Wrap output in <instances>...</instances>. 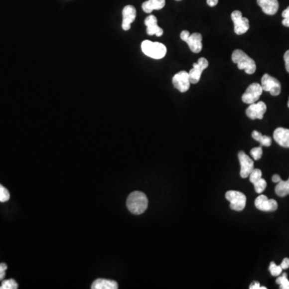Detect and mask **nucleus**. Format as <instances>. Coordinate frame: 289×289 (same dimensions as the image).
I'll list each match as a JSON object with an SVG mask.
<instances>
[{
	"label": "nucleus",
	"mask_w": 289,
	"mask_h": 289,
	"mask_svg": "<svg viewBox=\"0 0 289 289\" xmlns=\"http://www.w3.org/2000/svg\"><path fill=\"white\" fill-rule=\"evenodd\" d=\"M91 289H118V285L113 280L97 279L93 282Z\"/></svg>",
	"instance_id": "obj_19"
},
{
	"label": "nucleus",
	"mask_w": 289,
	"mask_h": 289,
	"mask_svg": "<svg viewBox=\"0 0 289 289\" xmlns=\"http://www.w3.org/2000/svg\"><path fill=\"white\" fill-rule=\"evenodd\" d=\"M173 87L181 93H185L190 89V83L189 73L186 71H181L176 73L172 79Z\"/></svg>",
	"instance_id": "obj_10"
},
{
	"label": "nucleus",
	"mask_w": 289,
	"mask_h": 289,
	"mask_svg": "<svg viewBox=\"0 0 289 289\" xmlns=\"http://www.w3.org/2000/svg\"><path fill=\"white\" fill-rule=\"evenodd\" d=\"M9 198H10V193L8 190L0 184V202H6L9 200Z\"/></svg>",
	"instance_id": "obj_26"
},
{
	"label": "nucleus",
	"mask_w": 289,
	"mask_h": 289,
	"mask_svg": "<svg viewBox=\"0 0 289 289\" xmlns=\"http://www.w3.org/2000/svg\"><path fill=\"white\" fill-rule=\"evenodd\" d=\"M142 51L145 56L153 58L155 60H160L165 57L167 52V48L163 43L144 40L142 43Z\"/></svg>",
	"instance_id": "obj_3"
},
{
	"label": "nucleus",
	"mask_w": 289,
	"mask_h": 289,
	"mask_svg": "<svg viewBox=\"0 0 289 289\" xmlns=\"http://www.w3.org/2000/svg\"><path fill=\"white\" fill-rule=\"evenodd\" d=\"M257 4L265 14L274 15L279 9L278 0H257Z\"/></svg>",
	"instance_id": "obj_16"
},
{
	"label": "nucleus",
	"mask_w": 289,
	"mask_h": 289,
	"mask_svg": "<svg viewBox=\"0 0 289 289\" xmlns=\"http://www.w3.org/2000/svg\"><path fill=\"white\" fill-rule=\"evenodd\" d=\"M231 60L235 64H237L239 69L245 71L247 74H253L256 72V64L254 60L242 50H235L231 56Z\"/></svg>",
	"instance_id": "obj_2"
},
{
	"label": "nucleus",
	"mask_w": 289,
	"mask_h": 289,
	"mask_svg": "<svg viewBox=\"0 0 289 289\" xmlns=\"http://www.w3.org/2000/svg\"><path fill=\"white\" fill-rule=\"evenodd\" d=\"M263 92L264 90L261 85L258 83H253L249 85L247 90L244 92L242 96V101H244V103L249 105L256 103L260 99V96L262 95Z\"/></svg>",
	"instance_id": "obj_7"
},
{
	"label": "nucleus",
	"mask_w": 289,
	"mask_h": 289,
	"mask_svg": "<svg viewBox=\"0 0 289 289\" xmlns=\"http://www.w3.org/2000/svg\"><path fill=\"white\" fill-rule=\"evenodd\" d=\"M277 285H280V289H289V281L288 279L287 273H283L282 276L277 278Z\"/></svg>",
	"instance_id": "obj_22"
},
{
	"label": "nucleus",
	"mask_w": 289,
	"mask_h": 289,
	"mask_svg": "<svg viewBox=\"0 0 289 289\" xmlns=\"http://www.w3.org/2000/svg\"><path fill=\"white\" fill-rule=\"evenodd\" d=\"M288 106H289V102H288Z\"/></svg>",
	"instance_id": "obj_35"
},
{
	"label": "nucleus",
	"mask_w": 289,
	"mask_h": 289,
	"mask_svg": "<svg viewBox=\"0 0 289 289\" xmlns=\"http://www.w3.org/2000/svg\"><path fill=\"white\" fill-rule=\"evenodd\" d=\"M165 4V0H147L143 3V9L145 13H151L154 10H161Z\"/></svg>",
	"instance_id": "obj_18"
},
{
	"label": "nucleus",
	"mask_w": 289,
	"mask_h": 289,
	"mask_svg": "<svg viewBox=\"0 0 289 289\" xmlns=\"http://www.w3.org/2000/svg\"><path fill=\"white\" fill-rule=\"evenodd\" d=\"M276 194L280 197L287 196L289 194V178L287 181L281 180L276 186Z\"/></svg>",
	"instance_id": "obj_20"
},
{
	"label": "nucleus",
	"mask_w": 289,
	"mask_h": 289,
	"mask_svg": "<svg viewBox=\"0 0 289 289\" xmlns=\"http://www.w3.org/2000/svg\"><path fill=\"white\" fill-rule=\"evenodd\" d=\"M218 2H219V0H207V5L210 6H216L218 4Z\"/></svg>",
	"instance_id": "obj_33"
},
{
	"label": "nucleus",
	"mask_w": 289,
	"mask_h": 289,
	"mask_svg": "<svg viewBox=\"0 0 289 289\" xmlns=\"http://www.w3.org/2000/svg\"><path fill=\"white\" fill-rule=\"evenodd\" d=\"M281 268L283 270H285V269H288L289 268V258H285L284 259L283 261L281 263Z\"/></svg>",
	"instance_id": "obj_32"
},
{
	"label": "nucleus",
	"mask_w": 289,
	"mask_h": 289,
	"mask_svg": "<svg viewBox=\"0 0 289 289\" xmlns=\"http://www.w3.org/2000/svg\"><path fill=\"white\" fill-rule=\"evenodd\" d=\"M19 285L14 279L5 280L2 281L0 289H17Z\"/></svg>",
	"instance_id": "obj_23"
},
{
	"label": "nucleus",
	"mask_w": 289,
	"mask_h": 289,
	"mask_svg": "<svg viewBox=\"0 0 289 289\" xmlns=\"http://www.w3.org/2000/svg\"><path fill=\"white\" fill-rule=\"evenodd\" d=\"M269 271L273 277H279L280 275L283 272V269L281 268V265H277L274 262H272L269 266Z\"/></svg>",
	"instance_id": "obj_25"
},
{
	"label": "nucleus",
	"mask_w": 289,
	"mask_h": 289,
	"mask_svg": "<svg viewBox=\"0 0 289 289\" xmlns=\"http://www.w3.org/2000/svg\"><path fill=\"white\" fill-rule=\"evenodd\" d=\"M7 269V265L4 263L0 264V281L4 279L6 276V270Z\"/></svg>",
	"instance_id": "obj_29"
},
{
	"label": "nucleus",
	"mask_w": 289,
	"mask_h": 289,
	"mask_svg": "<svg viewBox=\"0 0 289 289\" xmlns=\"http://www.w3.org/2000/svg\"><path fill=\"white\" fill-rule=\"evenodd\" d=\"M208 60L206 58H200L198 62L193 64V68L190 69L189 73V78L191 84H197L200 81L201 76L205 69L208 67Z\"/></svg>",
	"instance_id": "obj_9"
},
{
	"label": "nucleus",
	"mask_w": 289,
	"mask_h": 289,
	"mask_svg": "<svg viewBox=\"0 0 289 289\" xmlns=\"http://www.w3.org/2000/svg\"><path fill=\"white\" fill-rule=\"evenodd\" d=\"M180 37L187 43L191 52L194 53H199L202 49V36L200 33L190 34L189 31H182L180 34Z\"/></svg>",
	"instance_id": "obj_4"
},
{
	"label": "nucleus",
	"mask_w": 289,
	"mask_h": 289,
	"mask_svg": "<svg viewBox=\"0 0 289 289\" xmlns=\"http://www.w3.org/2000/svg\"><path fill=\"white\" fill-rule=\"evenodd\" d=\"M284 60H285L286 70L289 73V50H288L287 52H285V56H284Z\"/></svg>",
	"instance_id": "obj_30"
},
{
	"label": "nucleus",
	"mask_w": 289,
	"mask_h": 289,
	"mask_svg": "<svg viewBox=\"0 0 289 289\" xmlns=\"http://www.w3.org/2000/svg\"><path fill=\"white\" fill-rule=\"evenodd\" d=\"M282 17L284 18L282 24L285 27H289V6L282 12Z\"/></svg>",
	"instance_id": "obj_28"
},
{
	"label": "nucleus",
	"mask_w": 289,
	"mask_h": 289,
	"mask_svg": "<svg viewBox=\"0 0 289 289\" xmlns=\"http://www.w3.org/2000/svg\"><path fill=\"white\" fill-rule=\"evenodd\" d=\"M273 138L281 146L289 148V130L285 128H277L273 134Z\"/></svg>",
	"instance_id": "obj_17"
},
{
	"label": "nucleus",
	"mask_w": 289,
	"mask_h": 289,
	"mask_svg": "<svg viewBox=\"0 0 289 289\" xmlns=\"http://www.w3.org/2000/svg\"><path fill=\"white\" fill-rule=\"evenodd\" d=\"M176 1H182V0H176Z\"/></svg>",
	"instance_id": "obj_36"
},
{
	"label": "nucleus",
	"mask_w": 289,
	"mask_h": 289,
	"mask_svg": "<svg viewBox=\"0 0 289 289\" xmlns=\"http://www.w3.org/2000/svg\"><path fill=\"white\" fill-rule=\"evenodd\" d=\"M267 111L266 104L263 101H258L256 103L251 104L250 106L246 110V114L252 120L263 119Z\"/></svg>",
	"instance_id": "obj_12"
},
{
	"label": "nucleus",
	"mask_w": 289,
	"mask_h": 289,
	"mask_svg": "<svg viewBox=\"0 0 289 289\" xmlns=\"http://www.w3.org/2000/svg\"><path fill=\"white\" fill-rule=\"evenodd\" d=\"M252 136L255 140L260 143L261 146L269 147L272 144V139L270 137L263 135L261 133L258 132L256 130L252 132Z\"/></svg>",
	"instance_id": "obj_21"
},
{
	"label": "nucleus",
	"mask_w": 289,
	"mask_h": 289,
	"mask_svg": "<svg viewBox=\"0 0 289 289\" xmlns=\"http://www.w3.org/2000/svg\"><path fill=\"white\" fill-rule=\"evenodd\" d=\"M225 197L230 202V207L234 211H241L245 208L247 198L244 193L229 190L226 193Z\"/></svg>",
	"instance_id": "obj_5"
},
{
	"label": "nucleus",
	"mask_w": 289,
	"mask_h": 289,
	"mask_svg": "<svg viewBox=\"0 0 289 289\" xmlns=\"http://www.w3.org/2000/svg\"><path fill=\"white\" fill-rule=\"evenodd\" d=\"M254 185L255 190H256V192L257 194H261V193L264 192V190L266 189L267 187V182L264 178H261L260 179L257 180L256 182L253 183Z\"/></svg>",
	"instance_id": "obj_24"
},
{
	"label": "nucleus",
	"mask_w": 289,
	"mask_h": 289,
	"mask_svg": "<svg viewBox=\"0 0 289 289\" xmlns=\"http://www.w3.org/2000/svg\"><path fill=\"white\" fill-rule=\"evenodd\" d=\"M250 153L254 160H256V161L260 160L261 157H262L263 154L262 147L260 146L253 148V149H251Z\"/></svg>",
	"instance_id": "obj_27"
},
{
	"label": "nucleus",
	"mask_w": 289,
	"mask_h": 289,
	"mask_svg": "<svg viewBox=\"0 0 289 289\" xmlns=\"http://www.w3.org/2000/svg\"><path fill=\"white\" fill-rule=\"evenodd\" d=\"M261 86L264 91L269 92L271 95L278 96L281 92V82L269 74L263 76Z\"/></svg>",
	"instance_id": "obj_8"
},
{
	"label": "nucleus",
	"mask_w": 289,
	"mask_h": 289,
	"mask_svg": "<svg viewBox=\"0 0 289 289\" xmlns=\"http://www.w3.org/2000/svg\"><path fill=\"white\" fill-rule=\"evenodd\" d=\"M250 289H267L266 287H260V285L257 281H254L253 283L251 284Z\"/></svg>",
	"instance_id": "obj_31"
},
{
	"label": "nucleus",
	"mask_w": 289,
	"mask_h": 289,
	"mask_svg": "<svg viewBox=\"0 0 289 289\" xmlns=\"http://www.w3.org/2000/svg\"><path fill=\"white\" fill-rule=\"evenodd\" d=\"M144 25L146 26V32L148 35H156L158 37L163 35V30L157 25V18L153 14L145 18Z\"/></svg>",
	"instance_id": "obj_15"
},
{
	"label": "nucleus",
	"mask_w": 289,
	"mask_h": 289,
	"mask_svg": "<svg viewBox=\"0 0 289 289\" xmlns=\"http://www.w3.org/2000/svg\"><path fill=\"white\" fill-rule=\"evenodd\" d=\"M272 180H273V182H275V183H278V182H279L280 181H281L282 179H281V177H280L278 174H275V175L273 176V178H272Z\"/></svg>",
	"instance_id": "obj_34"
},
{
	"label": "nucleus",
	"mask_w": 289,
	"mask_h": 289,
	"mask_svg": "<svg viewBox=\"0 0 289 289\" xmlns=\"http://www.w3.org/2000/svg\"><path fill=\"white\" fill-rule=\"evenodd\" d=\"M255 206L260 211H267V212L277 211L278 208V203L277 201L275 199H269L266 195H264V194L257 197L255 201Z\"/></svg>",
	"instance_id": "obj_13"
},
{
	"label": "nucleus",
	"mask_w": 289,
	"mask_h": 289,
	"mask_svg": "<svg viewBox=\"0 0 289 289\" xmlns=\"http://www.w3.org/2000/svg\"><path fill=\"white\" fill-rule=\"evenodd\" d=\"M231 19L234 23V31L237 35H243L248 31L250 27L248 18L243 16L240 10H234L231 14Z\"/></svg>",
	"instance_id": "obj_6"
},
{
	"label": "nucleus",
	"mask_w": 289,
	"mask_h": 289,
	"mask_svg": "<svg viewBox=\"0 0 289 289\" xmlns=\"http://www.w3.org/2000/svg\"><path fill=\"white\" fill-rule=\"evenodd\" d=\"M239 160L240 163V176L241 178H246L249 177L252 170L254 169V161L249 156L246 154L244 151H240L239 154Z\"/></svg>",
	"instance_id": "obj_11"
},
{
	"label": "nucleus",
	"mask_w": 289,
	"mask_h": 289,
	"mask_svg": "<svg viewBox=\"0 0 289 289\" xmlns=\"http://www.w3.org/2000/svg\"><path fill=\"white\" fill-rule=\"evenodd\" d=\"M126 206L134 215H142L148 207V198L144 193L135 191L129 195Z\"/></svg>",
	"instance_id": "obj_1"
},
{
	"label": "nucleus",
	"mask_w": 289,
	"mask_h": 289,
	"mask_svg": "<svg viewBox=\"0 0 289 289\" xmlns=\"http://www.w3.org/2000/svg\"><path fill=\"white\" fill-rule=\"evenodd\" d=\"M137 11L135 6L132 5L126 6L122 10V28L125 31H128L131 27V23L136 19Z\"/></svg>",
	"instance_id": "obj_14"
}]
</instances>
